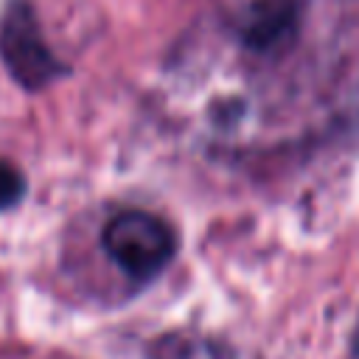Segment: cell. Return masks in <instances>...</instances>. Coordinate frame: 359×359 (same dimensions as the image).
Wrapping results in <instances>:
<instances>
[{
  "instance_id": "6da1fadb",
  "label": "cell",
  "mask_w": 359,
  "mask_h": 359,
  "mask_svg": "<svg viewBox=\"0 0 359 359\" xmlns=\"http://www.w3.org/2000/svg\"><path fill=\"white\" fill-rule=\"evenodd\" d=\"M101 244L109 261L137 283L154 280L177 255L171 224L149 210L115 213L101 233Z\"/></svg>"
},
{
  "instance_id": "7a4b0ae2",
  "label": "cell",
  "mask_w": 359,
  "mask_h": 359,
  "mask_svg": "<svg viewBox=\"0 0 359 359\" xmlns=\"http://www.w3.org/2000/svg\"><path fill=\"white\" fill-rule=\"evenodd\" d=\"M0 56L11 70V76L28 90H39L62 73V65L48 50L39 34V25L25 3H17L14 8H8L3 20Z\"/></svg>"
},
{
  "instance_id": "3957f363",
  "label": "cell",
  "mask_w": 359,
  "mask_h": 359,
  "mask_svg": "<svg viewBox=\"0 0 359 359\" xmlns=\"http://www.w3.org/2000/svg\"><path fill=\"white\" fill-rule=\"evenodd\" d=\"M149 359H244L236 348L194 331H168L149 345Z\"/></svg>"
},
{
  "instance_id": "277c9868",
  "label": "cell",
  "mask_w": 359,
  "mask_h": 359,
  "mask_svg": "<svg viewBox=\"0 0 359 359\" xmlns=\"http://www.w3.org/2000/svg\"><path fill=\"white\" fill-rule=\"evenodd\" d=\"M22 177L17 168H11L8 163H0V210L11 208L20 196H22Z\"/></svg>"
},
{
  "instance_id": "5b68a950",
  "label": "cell",
  "mask_w": 359,
  "mask_h": 359,
  "mask_svg": "<svg viewBox=\"0 0 359 359\" xmlns=\"http://www.w3.org/2000/svg\"><path fill=\"white\" fill-rule=\"evenodd\" d=\"M356 353H359V339H356Z\"/></svg>"
}]
</instances>
